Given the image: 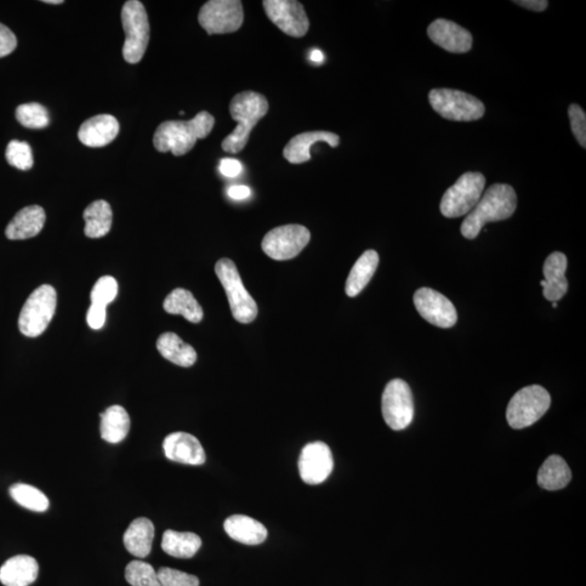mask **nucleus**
Listing matches in <instances>:
<instances>
[{
	"label": "nucleus",
	"instance_id": "obj_1",
	"mask_svg": "<svg viewBox=\"0 0 586 586\" xmlns=\"http://www.w3.org/2000/svg\"><path fill=\"white\" fill-rule=\"evenodd\" d=\"M214 124V117L207 111L198 113L190 121L163 122L153 136V145L158 151L184 156L195 147L198 139L208 138Z\"/></svg>",
	"mask_w": 586,
	"mask_h": 586
},
{
	"label": "nucleus",
	"instance_id": "obj_2",
	"mask_svg": "<svg viewBox=\"0 0 586 586\" xmlns=\"http://www.w3.org/2000/svg\"><path fill=\"white\" fill-rule=\"evenodd\" d=\"M516 209L517 195L514 188L506 184L492 185L464 220L460 231L466 239L471 241L480 234L483 226L491 221L509 219Z\"/></svg>",
	"mask_w": 586,
	"mask_h": 586
},
{
	"label": "nucleus",
	"instance_id": "obj_3",
	"mask_svg": "<svg viewBox=\"0 0 586 586\" xmlns=\"http://www.w3.org/2000/svg\"><path fill=\"white\" fill-rule=\"evenodd\" d=\"M230 112L232 119L238 122L237 128L221 142L223 150L238 153L247 146L250 134L262 118L269 112V101L263 95L247 90L237 94L231 99Z\"/></svg>",
	"mask_w": 586,
	"mask_h": 586
},
{
	"label": "nucleus",
	"instance_id": "obj_4",
	"mask_svg": "<svg viewBox=\"0 0 586 586\" xmlns=\"http://www.w3.org/2000/svg\"><path fill=\"white\" fill-rule=\"evenodd\" d=\"M121 16L125 32L124 60L136 65L146 54L150 38V26L145 5L139 0H129L124 4Z\"/></svg>",
	"mask_w": 586,
	"mask_h": 586
},
{
	"label": "nucleus",
	"instance_id": "obj_5",
	"mask_svg": "<svg viewBox=\"0 0 586 586\" xmlns=\"http://www.w3.org/2000/svg\"><path fill=\"white\" fill-rule=\"evenodd\" d=\"M215 272L229 298L232 316L242 324L252 323L258 316V305L244 288L234 262L221 259L215 265Z\"/></svg>",
	"mask_w": 586,
	"mask_h": 586
},
{
	"label": "nucleus",
	"instance_id": "obj_6",
	"mask_svg": "<svg viewBox=\"0 0 586 586\" xmlns=\"http://www.w3.org/2000/svg\"><path fill=\"white\" fill-rule=\"evenodd\" d=\"M486 178L479 172L460 176L442 197L440 210L447 219H457L472 211L485 192Z\"/></svg>",
	"mask_w": 586,
	"mask_h": 586
},
{
	"label": "nucleus",
	"instance_id": "obj_7",
	"mask_svg": "<svg viewBox=\"0 0 586 586\" xmlns=\"http://www.w3.org/2000/svg\"><path fill=\"white\" fill-rule=\"evenodd\" d=\"M57 309V293L53 286L43 284L34 290L19 316V329L26 337L36 338L47 329Z\"/></svg>",
	"mask_w": 586,
	"mask_h": 586
},
{
	"label": "nucleus",
	"instance_id": "obj_8",
	"mask_svg": "<svg viewBox=\"0 0 586 586\" xmlns=\"http://www.w3.org/2000/svg\"><path fill=\"white\" fill-rule=\"evenodd\" d=\"M429 102L437 115L451 121H477L485 116L486 112L485 105L475 96L457 89H432L429 93Z\"/></svg>",
	"mask_w": 586,
	"mask_h": 586
},
{
	"label": "nucleus",
	"instance_id": "obj_9",
	"mask_svg": "<svg viewBox=\"0 0 586 586\" xmlns=\"http://www.w3.org/2000/svg\"><path fill=\"white\" fill-rule=\"evenodd\" d=\"M550 396L540 386H529L517 392L506 411L511 428L523 429L536 424L550 406Z\"/></svg>",
	"mask_w": 586,
	"mask_h": 586
},
{
	"label": "nucleus",
	"instance_id": "obj_10",
	"mask_svg": "<svg viewBox=\"0 0 586 586\" xmlns=\"http://www.w3.org/2000/svg\"><path fill=\"white\" fill-rule=\"evenodd\" d=\"M381 411L392 430L400 431L411 425L415 413L414 397L406 381L394 379L386 386Z\"/></svg>",
	"mask_w": 586,
	"mask_h": 586
},
{
	"label": "nucleus",
	"instance_id": "obj_11",
	"mask_svg": "<svg viewBox=\"0 0 586 586\" xmlns=\"http://www.w3.org/2000/svg\"><path fill=\"white\" fill-rule=\"evenodd\" d=\"M242 3L239 0H210L199 13V24L209 36L230 34L243 25Z\"/></svg>",
	"mask_w": 586,
	"mask_h": 586
},
{
	"label": "nucleus",
	"instance_id": "obj_12",
	"mask_svg": "<svg viewBox=\"0 0 586 586\" xmlns=\"http://www.w3.org/2000/svg\"><path fill=\"white\" fill-rule=\"evenodd\" d=\"M311 241V232L306 227L290 224L267 232L262 249L272 260H292L303 252Z\"/></svg>",
	"mask_w": 586,
	"mask_h": 586
},
{
	"label": "nucleus",
	"instance_id": "obj_13",
	"mask_svg": "<svg viewBox=\"0 0 586 586\" xmlns=\"http://www.w3.org/2000/svg\"><path fill=\"white\" fill-rule=\"evenodd\" d=\"M267 18L281 31L293 37H303L309 31L310 21L303 4L295 0H265Z\"/></svg>",
	"mask_w": 586,
	"mask_h": 586
},
{
	"label": "nucleus",
	"instance_id": "obj_14",
	"mask_svg": "<svg viewBox=\"0 0 586 586\" xmlns=\"http://www.w3.org/2000/svg\"><path fill=\"white\" fill-rule=\"evenodd\" d=\"M414 303L420 315L440 328H451L457 322V312L446 295L430 288H420L414 294Z\"/></svg>",
	"mask_w": 586,
	"mask_h": 586
},
{
	"label": "nucleus",
	"instance_id": "obj_15",
	"mask_svg": "<svg viewBox=\"0 0 586 586\" xmlns=\"http://www.w3.org/2000/svg\"><path fill=\"white\" fill-rule=\"evenodd\" d=\"M334 457L332 449L326 443L317 441L306 445L299 457L301 479L306 485H321L332 474Z\"/></svg>",
	"mask_w": 586,
	"mask_h": 586
},
{
	"label": "nucleus",
	"instance_id": "obj_16",
	"mask_svg": "<svg viewBox=\"0 0 586 586\" xmlns=\"http://www.w3.org/2000/svg\"><path fill=\"white\" fill-rule=\"evenodd\" d=\"M165 457L172 462L200 466L206 463V452L200 441L187 432H174L163 441Z\"/></svg>",
	"mask_w": 586,
	"mask_h": 586
},
{
	"label": "nucleus",
	"instance_id": "obj_17",
	"mask_svg": "<svg viewBox=\"0 0 586 586\" xmlns=\"http://www.w3.org/2000/svg\"><path fill=\"white\" fill-rule=\"evenodd\" d=\"M428 36L437 46L453 54L468 53L472 47V36L466 28L453 21L437 19L429 26Z\"/></svg>",
	"mask_w": 586,
	"mask_h": 586
},
{
	"label": "nucleus",
	"instance_id": "obj_18",
	"mask_svg": "<svg viewBox=\"0 0 586 586\" xmlns=\"http://www.w3.org/2000/svg\"><path fill=\"white\" fill-rule=\"evenodd\" d=\"M119 125L115 117L100 115L85 121L78 130V139L87 147L99 148L109 145L117 139Z\"/></svg>",
	"mask_w": 586,
	"mask_h": 586
},
{
	"label": "nucleus",
	"instance_id": "obj_19",
	"mask_svg": "<svg viewBox=\"0 0 586 586\" xmlns=\"http://www.w3.org/2000/svg\"><path fill=\"white\" fill-rule=\"evenodd\" d=\"M567 265V257L561 252L551 253L544 262L543 294L550 303H557L568 292Z\"/></svg>",
	"mask_w": 586,
	"mask_h": 586
},
{
	"label": "nucleus",
	"instance_id": "obj_20",
	"mask_svg": "<svg viewBox=\"0 0 586 586\" xmlns=\"http://www.w3.org/2000/svg\"><path fill=\"white\" fill-rule=\"evenodd\" d=\"M327 142L333 148L338 147L340 138L330 132H307L294 136L283 149V157L289 163L303 164L311 160V147L317 142Z\"/></svg>",
	"mask_w": 586,
	"mask_h": 586
},
{
	"label": "nucleus",
	"instance_id": "obj_21",
	"mask_svg": "<svg viewBox=\"0 0 586 586\" xmlns=\"http://www.w3.org/2000/svg\"><path fill=\"white\" fill-rule=\"evenodd\" d=\"M46 221V214L39 206H30L22 209L5 229V236L10 241H25L33 238L42 231Z\"/></svg>",
	"mask_w": 586,
	"mask_h": 586
},
{
	"label": "nucleus",
	"instance_id": "obj_22",
	"mask_svg": "<svg viewBox=\"0 0 586 586\" xmlns=\"http://www.w3.org/2000/svg\"><path fill=\"white\" fill-rule=\"evenodd\" d=\"M38 571V563L33 557L15 556L0 568V582L5 586H28L36 582Z\"/></svg>",
	"mask_w": 586,
	"mask_h": 586
},
{
	"label": "nucleus",
	"instance_id": "obj_23",
	"mask_svg": "<svg viewBox=\"0 0 586 586\" xmlns=\"http://www.w3.org/2000/svg\"><path fill=\"white\" fill-rule=\"evenodd\" d=\"M227 534L239 543L259 545L267 538V529L258 520L244 515H234L224 522Z\"/></svg>",
	"mask_w": 586,
	"mask_h": 586
},
{
	"label": "nucleus",
	"instance_id": "obj_24",
	"mask_svg": "<svg viewBox=\"0 0 586 586\" xmlns=\"http://www.w3.org/2000/svg\"><path fill=\"white\" fill-rule=\"evenodd\" d=\"M155 526L148 518H138L124 533V545L130 554L145 559L152 550Z\"/></svg>",
	"mask_w": 586,
	"mask_h": 586
},
{
	"label": "nucleus",
	"instance_id": "obj_25",
	"mask_svg": "<svg viewBox=\"0 0 586 586\" xmlns=\"http://www.w3.org/2000/svg\"><path fill=\"white\" fill-rule=\"evenodd\" d=\"M157 348L164 358L175 365L190 367L197 361L196 350L173 333L161 334L157 341Z\"/></svg>",
	"mask_w": 586,
	"mask_h": 586
},
{
	"label": "nucleus",
	"instance_id": "obj_26",
	"mask_svg": "<svg viewBox=\"0 0 586 586\" xmlns=\"http://www.w3.org/2000/svg\"><path fill=\"white\" fill-rule=\"evenodd\" d=\"M379 264V255L374 250L364 252L352 267L345 283V293L349 297H356L371 282Z\"/></svg>",
	"mask_w": 586,
	"mask_h": 586
},
{
	"label": "nucleus",
	"instance_id": "obj_27",
	"mask_svg": "<svg viewBox=\"0 0 586 586\" xmlns=\"http://www.w3.org/2000/svg\"><path fill=\"white\" fill-rule=\"evenodd\" d=\"M572 474L566 460L560 455H551L539 470L538 483L540 488L549 491L560 490L571 481Z\"/></svg>",
	"mask_w": 586,
	"mask_h": 586
},
{
	"label": "nucleus",
	"instance_id": "obj_28",
	"mask_svg": "<svg viewBox=\"0 0 586 586\" xmlns=\"http://www.w3.org/2000/svg\"><path fill=\"white\" fill-rule=\"evenodd\" d=\"M100 434L102 439L117 445L128 437L130 419L127 409L119 406L108 407L100 415Z\"/></svg>",
	"mask_w": 586,
	"mask_h": 586
},
{
	"label": "nucleus",
	"instance_id": "obj_29",
	"mask_svg": "<svg viewBox=\"0 0 586 586\" xmlns=\"http://www.w3.org/2000/svg\"><path fill=\"white\" fill-rule=\"evenodd\" d=\"M170 314L183 315L188 322L198 324L202 321L203 310L190 292L183 288L173 290L163 303Z\"/></svg>",
	"mask_w": 586,
	"mask_h": 586
},
{
	"label": "nucleus",
	"instance_id": "obj_30",
	"mask_svg": "<svg viewBox=\"0 0 586 586\" xmlns=\"http://www.w3.org/2000/svg\"><path fill=\"white\" fill-rule=\"evenodd\" d=\"M202 545L200 537L192 532L167 530L163 534L162 550L176 559H191Z\"/></svg>",
	"mask_w": 586,
	"mask_h": 586
},
{
	"label": "nucleus",
	"instance_id": "obj_31",
	"mask_svg": "<svg viewBox=\"0 0 586 586\" xmlns=\"http://www.w3.org/2000/svg\"><path fill=\"white\" fill-rule=\"evenodd\" d=\"M85 235L89 238L105 237L112 226V210L105 200L90 203L84 211Z\"/></svg>",
	"mask_w": 586,
	"mask_h": 586
},
{
	"label": "nucleus",
	"instance_id": "obj_32",
	"mask_svg": "<svg viewBox=\"0 0 586 586\" xmlns=\"http://www.w3.org/2000/svg\"><path fill=\"white\" fill-rule=\"evenodd\" d=\"M9 493L16 503L26 509L44 513L49 509V499L46 495L33 486L15 483L10 487Z\"/></svg>",
	"mask_w": 586,
	"mask_h": 586
},
{
	"label": "nucleus",
	"instance_id": "obj_33",
	"mask_svg": "<svg viewBox=\"0 0 586 586\" xmlns=\"http://www.w3.org/2000/svg\"><path fill=\"white\" fill-rule=\"evenodd\" d=\"M125 579L132 586H161L158 572L148 562L130 561L125 569Z\"/></svg>",
	"mask_w": 586,
	"mask_h": 586
},
{
	"label": "nucleus",
	"instance_id": "obj_34",
	"mask_svg": "<svg viewBox=\"0 0 586 586\" xmlns=\"http://www.w3.org/2000/svg\"><path fill=\"white\" fill-rule=\"evenodd\" d=\"M15 117L27 129H44L50 122L46 108L37 102L19 106Z\"/></svg>",
	"mask_w": 586,
	"mask_h": 586
},
{
	"label": "nucleus",
	"instance_id": "obj_35",
	"mask_svg": "<svg viewBox=\"0 0 586 586\" xmlns=\"http://www.w3.org/2000/svg\"><path fill=\"white\" fill-rule=\"evenodd\" d=\"M5 159L11 167L27 170L33 167L32 148L26 141L13 140L5 150Z\"/></svg>",
	"mask_w": 586,
	"mask_h": 586
},
{
	"label": "nucleus",
	"instance_id": "obj_36",
	"mask_svg": "<svg viewBox=\"0 0 586 586\" xmlns=\"http://www.w3.org/2000/svg\"><path fill=\"white\" fill-rule=\"evenodd\" d=\"M118 292V284L116 278L104 276L95 283L92 293H90V300H92V304L107 307L108 304L115 301Z\"/></svg>",
	"mask_w": 586,
	"mask_h": 586
},
{
	"label": "nucleus",
	"instance_id": "obj_37",
	"mask_svg": "<svg viewBox=\"0 0 586 586\" xmlns=\"http://www.w3.org/2000/svg\"><path fill=\"white\" fill-rule=\"evenodd\" d=\"M161 586H199L200 581L196 576L172 568H161L158 571Z\"/></svg>",
	"mask_w": 586,
	"mask_h": 586
},
{
	"label": "nucleus",
	"instance_id": "obj_38",
	"mask_svg": "<svg viewBox=\"0 0 586 586\" xmlns=\"http://www.w3.org/2000/svg\"><path fill=\"white\" fill-rule=\"evenodd\" d=\"M569 119H571V130L574 138L580 146L586 148V115L581 107L576 104L571 105L568 109Z\"/></svg>",
	"mask_w": 586,
	"mask_h": 586
},
{
	"label": "nucleus",
	"instance_id": "obj_39",
	"mask_svg": "<svg viewBox=\"0 0 586 586\" xmlns=\"http://www.w3.org/2000/svg\"><path fill=\"white\" fill-rule=\"evenodd\" d=\"M16 37L9 27L0 24V58L13 54L16 48Z\"/></svg>",
	"mask_w": 586,
	"mask_h": 586
},
{
	"label": "nucleus",
	"instance_id": "obj_40",
	"mask_svg": "<svg viewBox=\"0 0 586 586\" xmlns=\"http://www.w3.org/2000/svg\"><path fill=\"white\" fill-rule=\"evenodd\" d=\"M107 320V307L92 304L87 312V324L95 330L104 327Z\"/></svg>",
	"mask_w": 586,
	"mask_h": 586
},
{
	"label": "nucleus",
	"instance_id": "obj_41",
	"mask_svg": "<svg viewBox=\"0 0 586 586\" xmlns=\"http://www.w3.org/2000/svg\"><path fill=\"white\" fill-rule=\"evenodd\" d=\"M221 173L226 178L234 179L241 175L242 170V164L236 160V159H223L220 163Z\"/></svg>",
	"mask_w": 586,
	"mask_h": 586
},
{
	"label": "nucleus",
	"instance_id": "obj_42",
	"mask_svg": "<svg viewBox=\"0 0 586 586\" xmlns=\"http://www.w3.org/2000/svg\"><path fill=\"white\" fill-rule=\"evenodd\" d=\"M514 3L520 5V7L538 11V13H542L549 7V2H546V0H516Z\"/></svg>",
	"mask_w": 586,
	"mask_h": 586
},
{
	"label": "nucleus",
	"instance_id": "obj_43",
	"mask_svg": "<svg viewBox=\"0 0 586 586\" xmlns=\"http://www.w3.org/2000/svg\"><path fill=\"white\" fill-rule=\"evenodd\" d=\"M252 195V190L247 186H231L229 190V196L235 200H243Z\"/></svg>",
	"mask_w": 586,
	"mask_h": 586
},
{
	"label": "nucleus",
	"instance_id": "obj_44",
	"mask_svg": "<svg viewBox=\"0 0 586 586\" xmlns=\"http://www.w3.org/2000/svg\"><path fill=\"white\" fill-rule=\"evenodd\" d=\"M311 60L315 64H321L324 60V55L321 50L315 49L311 53Z\"/></svg>",
	"mask_w": 586,
	"mask_h": 586
},
{
	"label": "nucleus",
	"instance_id": "obj_45",
	"mask_svg": "<svg viewBox=\"0 0 586 586\" xmlns=\"http://www.w3.org/2000/svg\"><path fill=\"white\" fill-rule=\"evenodd\" d=\"M44 3H46L48 5H51V4L60 5V4H64V0H46V2H44Z\"/></svg>",
	"mask_w": 586,
	"mask_h": 586
},
{
	"label": "nucleus",
	"instance_id": "obj_46",
	"mask_svg": "<svg viewBox=\"0 0 586 586\" xmlns=\"http://www.w3.org/2000/svg\"><path fill=\"white\" fill-rule=\"evenodd\" d=\"M551 305H553V307L559 306V304H557V303H551Z\"/></svg>",
	"mask_w": 586,
	"mask_h": 586
}]
</instances>
